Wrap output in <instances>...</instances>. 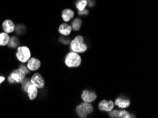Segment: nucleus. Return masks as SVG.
<instances>
[{
  "instance_id": "nucleus-22",
  "label": "nucleus",
  "mask_w": 158,
  "mask_h": 118,
  "mask_svg": "<svg viewBox=\"0 0 158 118\" xmlns=\"http://www.w3.org/2000/svg\"><path fill=\"white\" fill-rule=\"evenodd\" d=\"M19 68H20V69H22V70L24 71L26 74H29V70H28V69L27 68V67H26V65L23 64H21L19 65Z\"/></svg>"
},
{
  "instance_id": "nucleus-12",
  "label": "nucleus",
  "mask_w": 158,
  "mask_h": 118,
  "mask_svg": "<svg viewBox=\"0 0 158 118\" xmlns=\"http://www.w3.org/2000/svg\"><path fill=\"white\" fill-rule=\"evenodd\" d=\"M58 31L61 35H63L64 36H68L71 33L72 27L71 26L68 25V24L63 23L60 26Z\"/></svg>"
},
{
  "instance_id": "nucleus-3",
  "label": "nucleus",
  "mask_w": 158,
  "mask_h": 118,
  "mask_svg": "<svg viewBox=\"0 0 158 118\" xmlns=\"http://www.w3.org/2000/svg\"><path fill=\"white\" fill-rule=\"evenodd\" d=\"M16 57L22 64L26 63L31 57V50L27 46H19L16 50Z\"/></svg>"
},
{
  "instance_id": "nucleus-18",
  "label": "nucleus",
  "mask_w": 158,
  "mask_h": 118,
  "mask_svg": "<svg viewBox=\"0 0 158 118\" xmlns=\"http://www.w3.org/2000/svg\"><path fill=\"white\" fill-rule=\"evenodd\" d=\"M76 8L78 9L79 11L85 10L86 6H87V0H77L76 2Z\"/></svg>"
},
{
  "instance_id": "nucleus-20",
  "label": "nucleus",
  "mask_w": 158,
  "mask_h": 118,
  "mask_svg": "<svg viewBox=\"0 0 158 118\" xmlns=\"http://www.w3.org/2000/svg\"><path fill=\"white\" fill-rule=\"evenodd\" d=\"M15 31L17 35H23V33H24L26 31L25 26L23 25H18L16 27H15Z\"/></svg>"
},
{
  "instance_id": "nucleus-19",
  "label": "nucleus",
  "mask_w": 158,
  "mask_h": 118,
  "mask_svg": "<svg viewBox=\"0 0 158 118\" xmlns=\"http://www.w3.org/2000/svg\"><path fill=\"white\" fill-rule=\"evenodd\" d=\"M81 25H82V21L80 18L74 19L73 22H72V29H73L75 31H78L80 29Z\"/></svg>"
},
{
  "instance_id": "nucleus-6",
  "label": "nucleus",
  "mask_w": 158,
  "mask_h": 118,
  "mask_svg": "<svg viewBox=\"0 0 158 118\" xmlns=\"http://www.w3.org/2000/svg\"><path fill=\"white\" fill-rule=\"evenodd\" d=\"M31 82L38 88H43L45 86V80L44 77L39 73H35L31 79Z\"/></svg>"
},
{
  "instance_id": "nucleus-8",
  "label": "nucleus",
  "mask_w": 158,
  "mask_h": 118,
  "mask_svg": "<svg viewBox=\"0 0 158 118\" xmlns=\"http://www.w3.org/2000/svg\"><path fill=\"white\" fill-rule=\"evenodd\" d=\"M82 99L85 103H92L97 99V94L94 91L85 90L82 93Z\"/></svg>"
},
{
  "instance_id": "nucleus-9",
  "label": "nucleus",
  "mask_w": 158,
  "mask_h": 118,
  "mask_svg": "<svg viewBox=\"0 0 158 118\" xmlns=\"http://www.w3.org/2000/svg\"><path fill=\"white\" fill-rule=\"evenodd\" d=\"M114 103L112 100L108 101L106 100H103L99 103V108L102 111L110 112L114 109Z\"/></svg>"
},
{
  "instance_id": "nucleus-17",
  "label": "nucleus",
  "mask_w": 158,
  "mask_h": 118,
  "mask_svg": "<svg viewBox=\"0 0 158 118\" xmlns=\"http://www.w3.org/2000/svg\"><path fill=\"white\" fill-rule=\"evenodd\" d=\"M10 36L8 33L2 32L0 33V46H5L8 44Z\"/></svg>"
},
{
  "instance_id": "nucleus-25",
  "label": "nucleus",
  "mask_w": 158,
  "mask_h": 118,
  "mask_svg": "<svg viewBox=\"0 0 158 118\" xmlns=\"http://www.w3.org/2000/svg\"><path fill=\"white\" fill-rule=\"evenodd\" d=\"M60 40L63 43H64V44H68V43H70V40H69V39H64V38H60Z\"/></svg>"
},
{
  "instance_id": "nucleus-16",
  "label": "nucleus",
  "mask_w": 158,
  "mask_h": 118,
  "mask_svg": "<svg viewBox=\"0 0 158 118\" xmlns=\"http://www.w3.org/2000/svg\"><path fill=\"white\" fill-rule=\"evenodd\" d=\"M19 43H20V41H19V38L15 35H13L11 36L10 38H9L7 45H8L9 47L11 48H17L19 45Z\"/></svg>"
},
{
  "instance_id": "nucleus-7",
  "label": "nucleus",
  "mask_w": 158,
  "mask_h": 118,
  "mask_svg": "<svg viewBox=\"0 0 158 118\" xmlns=\"http://www.w3.org/2000/svg\"><path fill=\"white\" fill-rule=\"evenodd\" d=\"M40 65H41V62L39 59L35 58V57H31L27 62L26 67L29 71H34L40 68Z\"/></svg>"
},
{
  "instance_id": "nucleus-1",
  "label": "nucleus",
  "mask_w": 158,
  "mask_h": 118,
  "mask_svg": "<svg viewBox=\"0 0 158 118\" xmlns=\"http://www.w3.org/2000/svg\"><path fill=\"white\" fill-rule=\"evenodd\" d=\"M70 50L76 53H84L87 51V45L84 41V38L81 35L75 37L70 42Z\"/></svg>"
},
{
  "instance_id": "nucleus-27",
  "label": "nucleus",
  "mask_w": 158,
  "mask_h": 118,
  "mask_svg": "<svg viewBox=\"0 0 158 118\" xmlns=\"http://www.w3.org/2000/svg\"><path fill=\"white\" fill-rule=\"evenodd\" d=\"M121 118H131V115L128 113V114H126V115H124L123 117H122Z\"/></svg>"
},
{
  "instance_id": "nucleus-26",
  "label": "nucleus",
  "mask_w": 158,
  "mask_h": 118,
  "mask_svg": "<svg viewBox=\"0 0 158 118\" xmlns=\"http://www.w3.org/2000/svg\"><path fill=\"white\" fill-rule=\"evenodd\" d=\"M4 80H5V77L3 76H0V84L3 82Z\"/></svg>"
},
{
  "instance_id": "nucleus-2",
  "label": "nucleus",
  "mask_w": 158,
  "mask_h": 118,
  "mask_svg": "<svg viewBox=\"0 0 158 118\" xmlns=\"http://www.w3.org/2000/svg\"><path fill=\"white\" fill-rule=\"evenodd\" d=\"M64 63L67 65V67H78L80 66L82 63V58H81L80 55L76 52H69L65 57L64 59Z\"/></svg>"
},
{
  "instance_id": "nucleus-5",
  "label": "nucleus",
  "mask_w": 158,
  "mask_h": 118,
  "mask_svg": "<svg viewBox=\"0 0 158 118\" xmlns=\"http://www.w3.org/2000/svg\"><path fill=\"white\" fill-rule=\"evenodd\" d=\"M76 111L80 118H87V115L93 112V107L90 103L84 102L77 107Z\"/></svg>"
},
{
  "instance_id": "nucleus-21",
  "label": "nucleus",
  "mask_w": 158,
  "mask_h": 118,
  "mask_svg": "<svg viewBox=\"0 0 158 118\" xmlns=\"http://www.w3.org/2000/svg\"><path fill=\"white\" fill-rule=\"evenodd\" d=\"M21 83H22L23 90L25 92H26V91H27L28 88L29 87V86L31 85V80H29L28 79H25Z\"/></svg>"
},
{
  "instance_id": "nucleus-13",
  "label": "nucleus",
  "mask_w": 158,
  "mask_h": 118,
  "mask_svg": "<svg viewBox=\"0 0 158 118\" xmlns=\"http://www.w3.org/2000/svg\"><path fill=\"white\" fill-rule=\"evenodd\" d=\"M26 92L28 93V96L30 100H34L38 95V88L31 83L28 88Z\"/></svg>"
},
{
  "instance_id": "nucleus-14",
  "label": "nucleus",
  "mask_w": 158,
  "mask_h": 118,
  "mask_svg": "<svg viewBox=\"0 0 158 118\" xmlns=\"http://www.w3.org/2000/svg\"><path fill=\"white\" fill-rule=\"evenodd\" d=\"M74 15H75L74 11L70 9H64V10H63V11L62 12V18H63V19L65 21V22L70 21L71 19L74 17Z\"/></svg>"
},
{
  "instance_id": "nucleus-23",
  "label": "nucleus",
  "mask_w": 158,
  "mask_h": 118,
  "mask_svg": "<svg viewBox=\"0 0 158 118\" xmlns=\"http://www.w3.org/2000/svg\"><path fill=\"white\" fill-rule=\"evenodd\" d=\"M78 14H80V15H87V14H89V11H88V10H86V9H85V10H83V11H79Z\"/></svg>"
},
{
  "instance_id": "nucleus-11",
  "label": "nucleus",
  "mask_w": 158,
  "mask_h": 118,
  "mask_svg": "<svg viewBox=\"0 0 158 118\" xmlns=\"http://www.w3.org/2000/svg\"><path fill=\"white\" fill-rule=\"evenodd\" d=\"M115 105H117L118 108L124 109V108H128L131 105V101L126 98H118L115 100Z\"/></svg>"
},
{
  "instance_id": "nucleus-10",
  "label": "nucleus",
  "mask_w": 158,
  "mask_h": 118,
  "mask_svg": "<svg viewBox=\"0 0 158 118\" xmlns=\"http://www.w3.org/2000/svg\"><path fill=\"white\" fill-rule=\"evenodd\" d=\"M15 24L10 19H6L2 23V29L4 30V33H11L15 31Z\"/></svg>"
},
{
  "instance_id": "nucleus-24",
  "label": "nucleus",
  "mask_w": 158,
  "mask_h": 118,
  "mask_svg": "<svg viewBox=\"0 0 158 118\" xmlns=\"http://www.w3.org/2000/svg\"><path fill=\"white\" fill-rule=\"evenodd\" d=\"M87 5H89L90 7L94 6V2L93 1V0H87Z\"/></svg>"
},
{
  "instance_id": "nucleus-15",
  "label": "nucleus",
  "mask_w": 158,
  "mask_h": 118,
  "mask_svg": "<svg viewBox=\"0 0 158 118\" xmlns=\"http://www.w3.org/2000/svg\"><path fill=\"white\" fill-rule=\"evenodd\" d=\"M126 110H112L109 112V116L112 118H121L124 115L128 114Z\"/></svg>"
},
{
  "instance_id": "nucleus-4",
  "label": "nucleus",
  "mask_w": 158,
  "mask_h": 118,
  "mask_svg": "<svg viewBox=\"0 0 158 118\" xmlns=\"http://www.w3.org/2000/svg\"><path fill=\"white\" fill-rule=\"evenodd\" d=\"M26 74L20 68L14 69L8 77V81L10 83H22L26 78Z\"/></svg>"
}]
</instances>
